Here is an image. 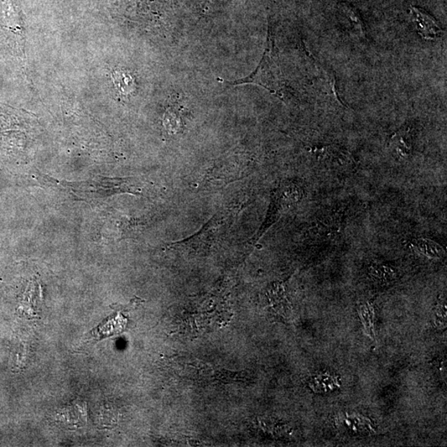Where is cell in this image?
<instances>
[{"label":"cell","instance_id":"obj_1","mask_svg":"<svg viewBox=\"0 0 447 447\" xmlns=\"http://www.w3.org/2000/svg\"><path fill=\"white\" fill-rule=\"evenodd\" d=\"M228 83L235 86L246 84L261 86L283 100L286 89L285 82L280 69L273 36L270 29L268 30L266 49H265L263 59L256 70L244 79Z\"/></svg>","mask_w":447,"mask_h":447},{"label":"cell","instance_id":"obj_2","mask_svg":"<svg viewBox=\"0 0 447 447\" xmlns=\"http://www.w3.org/2000/svg\"><path fill=\"white\" fill-rule=\"evenodd\" d=\"M59 185L69 189L78 199L86 201L106 199L116 194L137 195L140 192L139 184L134 179L98 178L80 183L61 181Z\"/></svg>","mask_w":447,"mask_h":447},{"label":"cell","instance_id":"obj_3","mask_svg":"<svg viewBox=\"0 0 447 447\" xmlns=\"http://www.w3.org/2000/svg\"><path fill=\"white\" fill-rule=\"evenodd\" d=\"M236 208H227L211 218L204 228L194 236L186 240L170 244L175 249H189L194 251H208L221 241L225 233L230 230L238 214Z\"/></svg>","mask_w":447,"mask_h":447},{"label":"cell","instance_id":"obj_4","mask_svg":"<svg viewBox=\"0 0 447 447\" xmlns=\"http://www.w3.org/2000/svg\"><path fill=\"white\" fill-rule=\"evenodd\" d=\"M251 166L246 161L226 159L220 161L204 176L201 186L206 189H220L237 180L246 178L249 174Z\"/></svg>","mask_w":447,"mask_h":447},{"label":"cell","instance_id":"obj_5","mask_svg":"<svg viewBox=\"0 0 447 447\" xmlns=\"http://www.w3.org/2000/svg\"><path fill=\"white\" fill-rule=\"evenodd\" d=\"M301 196H303V190L298 185L289 184L280 186L273 197V211L268 216L270 221L266 224H272L274 217L283 214L284 212L297 205Z\"/></svg>","mask_w":447,"mask_h":447},{"label":"cell","instance_id":"obj_6","mask_svg":"<svg viewBox=\"0 0 447 447\" xmlns=\"http://www.w3.org/2000/svg\"><path fill=\"white\" fill-rule=\"evenodd\" d=\"M413 22L417 29L418 34L425 39L433 40L438 38L443 34L436 20L431 15L417 7L410 8Z\"/></svg>","mask_w":447,"mask_h":447},{"label":"cell","instance_id":"obj_7","mask_svg":"<svg viewBox=\"0 0 447 447\" xmlns=\"http://www.w3.org/2000/svg\"><path fill=\"white\" fill-rule=\"evenodd\" d=\"M60 417L65 425L79 428L84 425L86 418V405L82 403H72L61 411Z\"/></svg>","mask_w":447,"mask_h":447},{"label":"cell","instance_id":"obj_8","mask_svg":"<svg viewBox=\"0 0 447 447\" xmlns=\"http://www.w3.org/2000/svg\"><path fill=\"white\" fill-rule=\"evenodd\" d=\"M411 246H412L414 251L429 258L440 259L446 256L444 248L439 243L428 240V238H416L411 243Z\"/></svg>","mask_w":447,"mask_h":447},{"label":"cell","instance_id":"obj_9","mask_svg":"<svg viewBox=\"0 0 447 447\" xmlns=\"http://www.w3.org/2000/svg\"><path fill=\"white\" fill-rule=\"evenodd\" d=\"M368 275L373 282L381 284H389L396 280L398 273L391 265L376 263L368 268Z\"/></svg>","mask_w":447,"mask_h":447},{"label":"cell","instance_id":"obj_10","mask_svg":"<svg viewBox=\"0 0 447 447\" xmlns=\"http://www.w3.org/2000/svg\"><path fill=\"white\" fill-rule=\"evenodd\" d=\"M124 329L122 325V317L117 315L111 317L108 321L102 322V324L98 326L96 328L91 332V335L95 339H103V338L109 336L117 334L118 332Z\"/></svg>","mask_w":447,"mask_h":447},{"label":"cell","instance_id":"obj_11","mask_svg":"<svg viewBox=\"0 0 447 447\" xmlns=\"http://www.w3.org/2000/svg\"><path fill=\"white\" fill-rule=\"evenodd\" d=\"M392 143L399 157L407 158L412 152V140L407 131H399L393 135Z\"/></svg>","mask_w":447,"mask_h":447},{"label":"cell","instance_id":"obj_12","mask_svg":"<svg viewBox=\"0 0 447 447\" xmlns=\"http://www.w3.org/2000/svg\"><path fill=\"white\" fill-rule=\"evenodd\" d=\"M360 315L363 321V326H366V330L368 332L371 336H373V309L371 304H363L360 308Z\"/></svg>","mask_w":447,"mask_h":447},{"label":"cell","instance_id":"obj_13","mask_svg":"<svg viewBox=\"0 0 447 447\" xmlns=\"http://www.w3.org/2000/svg\"><path fill=\"white\" fill-rule=\"evenodd\" d=\"M165 122L166 126L173 133H178L181 126H183L178 111L174 112L173 111H169L167 114H166Z\"/></svg>","mask_w":447,"mask_h":447},{"label":"cell","instance_id":"obj_14","mask_svg":"<svg viewBox=\"0 0 447 447\" xmlns=\"http://www.w3.org/2000/svg\"><path fill=\"white\" fill-rule=\"evenodd\" d=\"M446 299L441 298L438 301V306H436L435 321L436 326H446Z\"/></svg>","mask_w":447,"mask_h":447}]
</instances>
